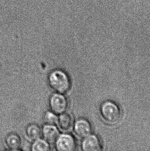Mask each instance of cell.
<instances>
[{"mask_svg": "<svg viewBox=\"0 0 150 151\" xmlns=\"http://www.w3.org/2000/svg\"><path fill=\"white\" fill-rule=\"evenodd\" d=\"M48 81L51 88L60 93H66L71 87V81L69 76L62 70L56 69L51 72Z\"/></svg>", "mask_w": 150, "mask_h": 151, "instance_id": "obj_1", "label": "cell"}, {"mask_svg": "<svg viewBox=\"0 0 150 151\" xmlns=\"http://www.w3.org/2000/svg\"><path fill=\"white\" fill-rule=\"evenodd\" d=\"M100 113L106 122L115 124L121 119L122 111L120 106L113 101L106 100L100 106Z\"/></svg>", "mask_w": 150, "mask_h": 151, "instance_id": "obj_2", "label": "cell"}, {"mask_svg": "<svg viewBox=\"0 0 150 151\" xmlns=\"http://www.w3.org/2000/svg\"><path fill=\"white\" fill-rule=\"evenodd\" d=\"M49 105L51 111L56 114H61L67 110L69 103L65 96L62 93L56 92L51 96Z\"/></svg>", "mask_w": 150, "mask_h": 151, "instance_id": "obj_3", "label": "cell"}, {"mask_svg": "<svg viewBox=\"0 0 150 151\" xmlns=\"http://www.w3.org/2000/svg\"><path fill=\"white\" fill-rule=\"evenodd\" d=\"M55 147L58 151H73L77 148V142L73 135L59 134L55 141Z\"/></svg>", "mask_w": 150, "mask_h": 151, "instance_id": "obj_4", "label": "cell"}, {"mask_svg": "<svg viewBox=\"0 0 150 151\" xmlns=\"http://www.w3.org/2000/svg\"><path fill=\"white\" fill-rule=\"evenodd\" d=\"M81 148L83 151H99L102 150V144L99 137L91 134L82 141Z\"/></svg>", "mask_w": 150, "mask_h": 151, "instance_id": "obj_5", "label": "cell"}, {"mask_svg": "<svg viewBox=\"0 0 150 151\" xmlns=\"http://www.w3.org/2000/svg\"><path fill=\"white\" fill-rule=\"evenodd\" d=\"M76 134L81 138L87 136L92 132V127L89 121L84 118H80L76 121L74 124Z\"/></svg>", "mask_w": 150, "mask_h": 151, "instance_id": "obj_6", "label": "cell"}, {"mask_svg": "<svg viewBox=\"0 0 150 151\" xmlns=\"http://www.w3.org/2000/svg\"><path fill=\"white\" fill-rule=\"evenodd\" d=\"M42 134L45 140L49 143L54 142L59 135V131L55 125H45L43 127Z\"/></svg>", "mask_w": 150, "mask_h": 151, "instance_id": "obj_7", "label": "cell"}, {"mask_svg": "<svg viewBox=\"0 0 150 151\" xmlns=\"http://www.w3.org/2000/svg\"><path fill=\"white\" fill-rule=\"evenodd\" d=\"M6 145L12 151H18L20 150L21 139L18 134L11 133L7 135L5 139Z\"/></svg>", "mask_w": 150, "mask_h": 151, "instance_id": "obj_8", "label": "cell"}, {"mask_svg": "<svg viewBox=\"0 0 150 151\" xmlns=\"http://www.w3.org/2000/svg\"><path fill=\"white\" fill-rule=\"evenodd\" d=\"M58 123L61 129L68 131L71 129L73 125V118L71 114L64 112L60 115L58 119Z\"/></svg>", "mask_w": 150, "mask_h": 151, "instance_id": "obj_9", "label": "cell"}, {"mask_svg": "<svg viewBox=\"0 0 150 151\" xmlns=\"http://www.w3.org/2000/svg\"><path fill=\"white\" fill-rule=\"evenodd\" d=\"M26 133L30 139L35 140L40 138L42 135V130L38 125L31 124L27 127Z\"/></svg>", "mask_w": 150, "mask_h": 151, "instance_id": "obj_10", "label": "cell"}, {"mask_svg": "<svg viewBox=\"0 0 150 151\" xmlns=\"http://www.w3.org/2000/svg\"><path fill=\"white\" fill-rule=\"evenodd\" d=\"M50 147L48 141L45 139L39 138L34 141L31 149L33 151H47L50 150Z\"/></svg>", "mask_w": 150, "mask_h": 151, "instance_id": "obj_11", "label": "cell"}, {"mask_svg": "<svg viewBox=\"0 0 150 151\" xmlns=\"http://www.w3.org/2000/svg\"><path fill=\"white\" fill-rule=\"evenodd\" d=\"M57 114L53 111H47L44 116V120L46 124L55 125L58 122Z\"/></svg>", "mask_w": 150, "mask_h": 151, "instance_id": "obj_12", "label": "cell"}]
</instances>
